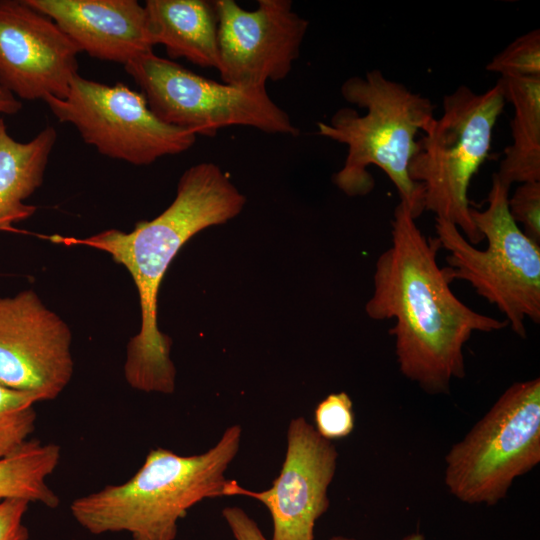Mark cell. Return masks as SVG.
Listing matches in <instances>:
<instances>
[{
  "label": "cell",
  "instance_id": "cell-9",
  "mask_svg": "<svg viewBox=\"0 0 540 540\" xmlns=\"http://www.w3.org/2000/svg\"><path fill=\"white\" fill-rule=\"evenodd\" d=\"M56 119L73 125L83 141L109 158L144 166L189 150L197 135L164 123L144 95L122 83L107 85L77 74L65 98L46 96Z\"/></svg>",
  "mask_w": 540,
  "mask_h": 540
},
{
  "label": "cell",
  "instance_id": "cell-5",
  "mask_svg": "<svg viewBox=\"0 0 540 540\" xmlns=\"http://www.w3.org/2000/svg\"><path fill=\"white\" fill-rule=\"evenodd\" d=\"M509 190L494 173L487 207L471 208V218L487 240L485 249H478L458 227L441 218H436L435 238L448 253L446 267L452 279L468 282L498 308L515 334L525 338L526 320L540 322V244L511 217Z\"/></svg>",
  "mask_w": 540,
  "mask_h": 540
},
{
  "label": "cell",
  "instance_id": "cell-8",
  "mask_svg": "<svg viewBox=\"0 0 540 540\" xmlns=\"http://www.w3.org/2000/svg\"><path fill=\"white\" fill-rule=\"evenodd\" d=\"M150 110L164 123L213 137L229 126L297 136L299 129L266 87H238L202 77L153 52L124 66Z\"/></svg>",
  "mask_w": 540,
  "mask_h": 540
},
{
  "label": "cell",
  "instance_id": "cell-20",
  "mask_svg": "<svg viewBox=\"0 0 540 540\" xmlns=\"http://www.w3.org/2000/svg\"><path fill=\"white\" fill-rule=\"evenodd\" d=\"M501 77H540V30L519 36L487 64Z\"/></svg>",
  "mask_w": 540,
  "mask_h": 540
},
{
  "label": "cell",
  "instance_id": "cell-18",
  "mask_svg": "<svg viewBox=\"0 0 540 540\" xmlns=\"http://www.w3.org/2000/svg\"><path fill=\"white\" fill-rule=\"evenodd\" d=\"M61 459V447L30 439L15 453L0 459V500L19 498L47 508L60 504L47 478Z\"/></svg>",
  "mask_w": 540,
  "mask_h": 540
},
{
  "label": "cell",
  "instance_id": "cell-15",
  "mask_svg": "<svg viewBox=\"0 0 540 540\" xmlns=\"http://www.w3.org/2000/svg\"><path fill=\"white\" fill-rule=\"evenodd\" d=\"M153 46L163 45L171 59L219 67L218 17L213 1L147 0L144 4Z\"/></svg>",
  "mask_w": 540,
  "mask_h": 540
},
{
  "label": "cell",
  "instance_id": "cell-4",
  "mask_svg": "<svg viewBox=\"0 0 540 540\" xmlns=\"http://www.w3.org/2000/svg\"><path fill=\"white\" fill-rule=\"evenodd\" d=\"M341 95L366 113L343 107L328 122L316 124L318 135L347 146L343 167L333 175V183L349 197L365 196L375 186L369 167L377 166L394 184L400 201L418 218L425 211L423 188L411 179L409 165L418 150V132L425 133L436 118L435 105L379 69L346 79Z\"/></svg>",
  "mask_w": 540,
  "mask_h": 540
},
{
  "label": "cell",
  "instance_id": "cell-23",
  "mask_svg": "<svg viewBox=\"0 0 540 540\" xmlns=\"http://www.w3.org/2000/svg\"><path fill=\"white\" fill-rule=\"evenodd\" d=\"M30 502L19 498L0 500V540H29L24 523Z\"/></svg>",
  "mask_w": 540,
  "mask_h": 540
},
{
  "label": "cell",
  "instance_id": "cell-27",
  "mask_svg": "<svg viewBox=\"0 0 540 540\" xmlns=\"http://www.w3.org/2000/svg\"><path fill=\"white\" fill-rule=\"evenodd\" d=\"M5 127H6L5 123H4L3 119L0 117V131Z\"/></svg>",
  "mask_w": 540,
  "mask_h": 540
},
{
  "label": "cell",
  "instance_id": "cell-1",
  "mask_svg": "<svg viewBox=\"0 0 540 540\" xmlns=\"http://www.w3.org/2000/svg\"><path fill=\"white\" fill-rule=\"evenodd\" d=\"M436 238H427L403 202L394 209L391 245L378 257L373 292L365 311L373 320L393 319L400 372L430 394L447 393L465 377L464 346L473 333H490L507 321L481 314L452 291L447 267H440Z\"/></svg>",
  "mask_w": 540,
  "mask_h": 540
},
{
  "label": "cell",
  "instance_id": "cell-7",
  "mask_svg": "<svg viewBox=\"0 0 540 540\" xmlns=\"http://www.w3.org/2000/svg\"><path fill=\"white\" fill-rule=\"evenodd\" d=\"M540 462V379L515 382L445 458L449 492L467 504L495 505Z\"/></svg>",
  "mask_w": 540,
  "mask_h": 540
},
{
  "label": "cell",
  "instance_id": "cell-17",
  "mask_svg": "<svg viewBox=\"0 0 540 540\" xmlns=\"http://www.w3.org/2000/svg\"><path fill=\"white\" fill-rule=\"evenodd\" d=\"M506 101L514 107L512 143L496 172L507 186L540 181V77H501Z\"/></svg>",
  "mask_w": 540,
  "mask_h": 540
},
{
  "label": "cell",
  "instance_id": "cell-19",
  "mask_svg": "<svg viewBox=\"0 0 540 540\" xmlns=\"http://www.w3.org/2000/svg\"><path fill=\"white\" fill-rule=\"evenodd\" d=\"M39 398L0 384V459L22 448L31 438L37 420L34 405Z\"/></svg>",
  "mask_w": 540,
  "mask_h": 540
},
{
  "label": "cell",
  "instance_id": "cell-3",
  "mask_svg": "<svg viewBox=\"0 0 540 540\" xmlns=\"http://www.w3.org/2000/svg\"><path fill=\"white\" fill-rule=\"evenodd\" d=\"M242 429L228 427L204 453L183 456L151 449L127 481L77 497L74 520L93 535L129 534L131 540H175L178 522L205 499L225 496V473L236 457Z\"/></svg>",
  "mask_w": 540,
  "mask_h": 540
},
{
  "label": "cell",
  "instance_id": "cell-26",
  "mask_svg": "<svg viewBox=\"0 0 540 540\" xmlns=\"http://www.w3.org/2000/svg\"><path fill=\"white\" fill-rule=\"evenodd\" d=\"M330 540H355V539L349 538L346 536L337 535V536H333ZM403 540H424V536L420 533H414L405 537Z\"/></svg>",
  "mask_w": 540,
  "mask_h": 540
},
{
  "label": "cell",
  "instance_id": "cell-22",
  "mask_svg": "<svg viewBox=\"0 0 540 540\" xmlns=\"http://www.w3.org/2000/svg\"><path fill=\"white\" fill-rule=\"evenodd\" d=\"M508 209L522 231L540 244V181L520 184L508 197Z\"/></svg>",
  "mask_w": 540,
  "mask_h": 540
},
{
  "label": "cell",
  "instance_id": "cell-2",
  "mask_svg": "<svg viewBox=\"0 0 540 540\" xmlns=\"http://www.w3.org/2000/svg\"><path fill=\"white\" fill-rule=\"evenodd\" d=\"M246 197L212 162L189 167L181 175L173 202L156 218L136 223L130 232L107 229L85 237L53 235L65 246L103 251L129 272L140 304V330L127 345L124 377L138 391L171 394L176 369L172 341L158 328V294L163 277L183 245L198 232L224 224L243 209Z\"/></svg>",
  "mask_w": 540,
  "mask_h": 540
},
{
  "label": "cell",
  "instance_id": "cell-6",
  "mask_svg": "<svg viewBox=\"0 0 540 540\" xmlns=\"http://www.w3.org/2000/svg\"><path fill=\"white\" fill-rule=\"evenodd\" d=\"M506 99L501 82L482 93L460 85L443 98V113L418 140L409 165L424 209L454 224L473 245L483 239L472 218L468 189L489 156L493 129Z\"/></svg>",
  "mask_w": 540,
  "mask_h": 540
},
{
  "label": "cell",
  "instance_id": "cell-14",
  "mask_svg": "<svg viewBox=\"0 0 540 540\" xmlns=\"http://www.w3.org/2000/svg\"><path fill=\"white\" fill-rule=\"evenodd\" d=\"M52 19L81 52L123 64L153 52L144 5L136 0H25Z\"/></svg>",
  "mask_w": 540,
  "mask_h": 540
},
{
  "label": "cell",
  "instance_id": "cell-24",
  "mask_svg": "<svg viewBox=\"0 0 540 540\" xmlns=\"http://www.w3.org/2000/svg\"><path fill=\"white\" fill-rule=\"evenodd\" d=\"M235 540H267L257 523L240 507H226L222 510Z\"/></svg>",
  "mask_w": 540,
  "mask_h": 540
},
{
  "label": "cell",
  "instance_id": "cell-10",
  "mask_svg": "<svg viewBox=\"0 0 540 540\" xmlns=\"http://www.w3.org/2000/svg\"><path fill=\"white\" fill-rule=\"evenodd\" d=\"M213 2L222 82L260 88L285 79L309 26L292 10V1L258 0L255 10H245L234 0Z\"/></svg>",
  "mask_w": 540,
  "mask_h": 540
},
{
  "label": "cell",
  "instance_id": "cell-11",
  "mask_svg": "<svg viewBox=\"0 0 540 540\" xmlns=\"http://www.w3.org/2000/svg\"><path fill=\"white\" fill-rule=\"evenodd\" d=\"M72 333L38 294L0 297V384L56 399L73 376Z\"/></svg>",
  "mask_w": 540,
  "mask_h": 540
},
{
  "label": "cell",
  "instance_id": "cell-13",
  "mask_svg": "<svg viewBox=\"0 0 540 540\" xmlns=\"http://www.w3.org/2000/svg\"><path fill=\"white\" fill-rule=\"evenodd\" d=\"M80 53L52 19L25 0H0V86L16 98H65Z\"/></svg>",
  "mask_w": 540,
  "mask_h": 540
},
{
  "label": "cell",
  "instance_id": "cell-12",
  "mask_svg": "<svg viewBox=\"0 0 540 540\" xmlns=\"http://www.w3.org/2000/svg\"><path fill=\"white\" fill-rule=\"evenodd\" d=\"M338 452L304 417L293 419L280 474L264 491H251L229 480L225 496H247L261 502L273 522L271 540H314L316 521L328 510V488Z\"/></svg>",
  "mask_w": 540,
  "mask_h": 540
},
{
  "label": "cell",
  "instance_id": "cell-25",
  "mask_svg": "<svg viewBox=\"0 0 540 540\" xmlns=\"http://www.w3.org/2000/svg\"><path fill=\"white\" fill-rule=\"evenodd\" d=\"M22 108V103L0 86V115H14Z\"/></svg>",
  "mask_w": 540,
  "mask_h": 540
},
{
  "label": "cell",
  "instance_id": "cell-21",
  "mask_svg": "<svg viewBox=\"0 0 540 540\" xmlns=\"http://www.w3.org/2000/svg\"><path fill=\"white\" fill-rule=\"evenodd\" d=\"M315 429L331 441L348 436L354 429L353 403L346 392L331 393L314 411Z\"/></svg>",
  "mask_w": 540,
  "mask_h": 540
},
{
  "label": "cell",
  "instance_id": "cell-16",
  "mask_svg": "<svg viewBox=\"0 0 540 540\" xmlns=\"http://www.w3.org/2000/svg\"><path fill=\"white\" fill-rule=\"evenodd\" d=\"M56 139L52 126L26 143L12 138L6 127L0 131V231L11 230L37 210L25 200L42 185Z\"/></svg>",
  "mask_w": 540,
  "mask_h": 540
}]
</instances>
